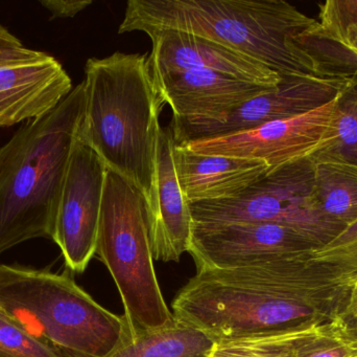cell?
Wrapping results in <instances>:
<instances>
[{
    "instance_id": "obj_17",
    "label": "cell",
    "mask_w": 357,
    "mask_h": 357,
    "mask_svg": "<svg viewBox=\"0 0 357 357\" xmlns=\"http://www.w3.org/2000/svg\"><path fill=\"white\" fill-rule=\"evenodd\" d=\"M321 211L347 228L357 220V165L317 153L312 157Z\"/></svg>"
},
{
    "instance_id": "obj_29",
    "label": "cell",
    "mask_w": 357,
    "mask_h": 357,
    "mask_svg": "<svg viewBox=\"0 0 357 357\" xmlns=\"http://www.w3.org/2000/svg\"><path fill=\"white\" fill-rule=\"evenodd\" d=\"M348 293L339 316L357 314V270L347 274Z\"/></svg>"
},
{
    "instance_id": "obj_12",
    "label": "cell",
    "mask_w": 357,
    "mask_h": 357,
    "mask_svg": "<svg viewBox=\"0 0 357 357\" xmlns=\"http://www.w3.org/2000/svg\"><path fill=\"white\" fill-rule=\"evenodd\" d=\"M146 35L152 41L148 56L151 75L213 71L272 88L283 79L259 61L201 36L176 29H160Z\"/></svg>"
},
{
    "instance_id": "obj_11",
    "label": "cell",
    "mask_w": 357,
    "mask_h": 357,
    "mask_svg": "<svg viewBox=\"0 0 357 357\" xmlns=\"http://www.w3.org/2000/svg\"><path fill=\"white\" fill-rule=\"evenodd\" d=\"M319 247L299 231L280 224L192 222L188 253L199 272L243 268L285 256L312 254Z\"/></svg>"
},
{
    "instance_id": "obj_9",
    "label": "cell",
    "mask_w": 357,
    "mask_h": 357,
    "mask_svg": "<svg viewBox=\"0 0 357 357\" xmlns=\"http://www.w3.org/2000/svg\"><path fill=\"white\" fill-rule=\"evenodd\" d=\"M107 171L98 153L77 138L63 182L52 239L60 247L69 272L83 274L96 255Z\"/></svg>"
},
{
    "instance_id": "obj_19",
    "label": "cell",
    "mask_w": 357,
    "mask_h": 357,
    "mask_svg": "<svg viewBox=\"0 0 357 357\" xmlns=\"http://www.w3.org/2000/svg\"><path fill=\"white\" fill-rule=\"evenodd\" d=\"M321 326L214 344L209 357H295L298 347Z\"/></svg>"
},
{
    "instance_id": "obj_7",
    "label": "cell",
    "mask_w": 357,
    "mask_h": 357,
    "mask_svg": "<svg viewBox=\"0 0 357 357\" xmlns=\"http://www.w3.org/2000/svg\"><path fill=\"white\" fill-rule=\"evenodd\" d=\"M189 209L193 224H280L299 231L320 247L344 230L321 211L312 157L273 168L234 198L189 203Z\"/></svg>"
},
{
    "instance_id": "obj_4",
    "label": "cell",
    "mask_w": 357,
    "mask_h": 357,
    "mask_svg": "<svg viewBox=\"0 0 357 357\" xmlns=\"http://www.w3.org/2000/svg\"><path fill=\"white\" fill-rule=\"evenodd\" d=\"M85 112L79 138L108 169L136 184L150 203L159 117L165 102L153 81L148 56L116 52L85 66Z\"/></svg>"
},
{
    "instance_id": "obj_22",
    "label": "cell",
    "mask_w": 357,
    "mask_h": 357,
    "mask_svg": "<svg viewBox=\"0 0 357 357\" xmlns=\"http://www.w3.org/2000/svg\"><path fill=\"white\" fill-rule=\"evenodd\" d=\"M318 22L308 33L335 38L357 31V0H328L319 4Z\"/></svg>"
},
{
    "instance_id": "obj_13",
    "label": "cell",
    "mask_w": 357,
    "mask_h": 357,
    "mask_svg": "<svg viewBox=\"0 0 357 357\" xmlns=\"http://www.w3.org/2000/svg\"><path fill=\"white\" fill-rule=\"evenodd\" d=\"M73 89L64 67L45 52L0 63V128L43 117Z\"/></svg>"
},
{
    "instance_id": "obj_27",
    "label": "cell",
    "mask_w": 357,
    "mask_h": 357,
    "mask_svg": "<svg viewBox=\"0 0 357 357\" xmlns=\"http://www.w3.org/2000/svg\"><path fill=\"white\" fill-rule=\"evenodd\" d=\"M42 6L52 13V18H71L92 4L91 0H42Z\"/></svg>"
},
{
    "instance_id": "obj_26",
    "label": "cell",
    "mask_w": 357,
    "mask_h": 357,
    "mask_svg": "<svg viewBox=\"0 0 357 357\" xmlns=\"http://www.w3.org/2000/svg\"><path fill=\"white\" fill-rule=\"evenodd\" d=\"M39 52V50L25 48L16 36L0 24V63L33 58Z\"/></svg>"
},
{
    "instance_id": "obj_25",
    "label": "cell",
    "mask_w": 357,
    "mask_h": 357,
    "mask_svg": "<svg viewBox=\"0 0 357 357\" xmlns=\"http://www.w3.org/2000/svg\"><path fill=\"white\" fill-rule=\"evenodd\" d=\"M295 357H357V348L348 344L328 323L298 347Z\"/></svg>"
},
{
    "instance_id": "obj_2",
    "label": "cell",
    "mask_w": 357,
    "mask_h": 357,
    "mask_svg": "<svg viewBox=\"0 0 357 357\" xmlns=\"http://www.w3.org/2000/svg\"><path fill=\"white\" fill-rule=\"evenodd\" d=\"M317 22L283 0H130L119 33L176 29L243 52L281 78L337 75L296 41Z\"/></svg>"
},
{
    "instance_id": "obj_14",
    "label": "cell",
    "mask_w": 357,
    "mask_h": 357,
    "mask_svg": "<svg viewBox=\"0 0 357 357\" xmlns=\"http://www.w3.org/2000/svg\"><path fill=\"white\" fill-rule=\"evenodd\" d=\"M152 78L165 104L173 109V119H180L220 122L243 103L272 89L213 71H178Z\"/></svg>"
},
{
    "instance_id": "obj_28",
    "label": "cell",
    "mask_w": 357,
    "mask_h": 357,
    "mask_svg": "<svg viewBox=\"0 0 357 357\" xmlns=\"http://www.w3.org/2000/svg\"><path fill=\"white\" fill-rule=\"evenodd\" d=\"M331 324L348 344L357 348V314L337 316Z\"/></svg>"
},
{
    "instance_id": "obj_24",
    "label": "cell",
    "mask_w": 357,
    "mask_h": 357,
    "mask_svg": "<svg viewBox=\"0 0 357 357\" xmlns=\"http://www.w3.org/2000/svg\"><path fill=\"white\" fill-rule=\"evenodd\" d=\"M312 259L337 266L346 272L357 270V220L331 242L312 253Z\"/></svg>"
},
{
    "instance_id": "obj_8",
    "label": "cell",
    "mask_w": 357,
    "mask_h": 357,
    "mask_svg": "<svg viewBox=\"0 0 357 357\" xmlns=\"http://www.w3.org/2000/svg\"><path fill=\"white\" fill-rule=\"evenodd\" d=\"M356 80L345 75L283 78L277 87L243 103L222 121L173 119L169 127L176 144L233 136L320 108Z\"/></svg>"
},
{
    "instance_id": "obj_15",
    "label": "cell",
    "mask_w": 357,
    "mask_h": 357,
    "mask_svg": "<svg viewBox=\"0 0 357 357\" xmlns=\"http://www.w3.org/2000/svg\"><path fill=\"white\" fill-rule=\"evenodd\" d=\"M172 128L161 127L157 140L154 182L150 198L151 237L157 261L178 262L188 253L192 233L189 203L178 184Z\"/></svg>"
},
{
    "instance_id": "obj_23",
    "label": "cell",
    "mask_w": 357,
    "mask_h": 357,
    "mask_svg": "<svg viewBox=\"0 0 357 357\" xmlns=\"http://www.w3.org/2000/svg\"><path fill=\"white\" fill-rule=\"evenodd\" d=\"M0 357H62L0 312Z\"/></svg>"
},
{
    "instance_id": "obj_20",
    "label": "cell",
    "mask_w": 357,
    "mask_h": 357,
    "mask_svg": "<svg viewBox=\"0 0 357 357\" xmlns=\"http://www.w3.org/2000/svg\"><path fill=\"white\" fill-rule=\"evenodd\" d=\"M296 41L333 75L357 78V31L335 38L305 31Z\"/></svg>"
},
{
    "instance_id": "obj_18",
    "label": "cell",
    "mask_w": 357,
    "mask_h": 357,
    "mask_svg": "<svg viewBox=\"0 0 357 357\" xmlns=\"http://www.w3.org/2000/svg\"><path fill=\"white\" fill-rule=\"evenodd\" d=\"M214 343L201 331L178 322L132 335L107 357H209Z\"/></svg>"
},
{
    "instance_id": "obj_5",
    "label": "cell",
    "mask_w": 357,
    "mask_h": 357,
    "mask_svg": "<svg viewBox=\"0 0 357 357\" xmlns=\"http://www.w3.org/2000/svg\"><path fill=\"white\" fill-rule=\"evenodd\" d=\"M0 312L62 357H107L132 333L68 272L0 264Z\"/></svg>"
},
{
    "instance_id": "obj_21",
    "label": "cell",
    "mask_w": 357,
    "mask_h": 357,
    "mask_svg": "<svg viewBox=\"0 0 357 357\" xmlns=\"http://www.w3.org/2000/svg\"><path fill=\"white\" fill-rule=\"evenodd\" d=\"M318 153L357 165V80L340 96L333 140Z\"/></svg>"
},
{
    "instance_id": "obj_16",
    "label": "cell",
    "mask_w": 357,
    "mask_h": 357,
    "mask_svg": "<svg viewBox=\"0 0 357 357\" xmlns=\"http://www.w3.org/2000/svg\"><path fill=\"white\" fill-rule=\"evenodd\" d=\"M174 161L188 203L234 198L271 170L264 161L199 154L176 143Z\"/></svg>"
},
{
    "instance_id": "obj_3",
    "label": "cell",
    "mask_w": 357,
    "mask_h": 357,
    "mask_svg": "<svg viewBox=\"0 0 357 357\" xmlns=\"http://www.w3.org/2000/svg\"><path fill=\"white\" fill-rule=\"evenodd\" d=\"M85 112V84L50 112L27 121L0 146V255L50 238Z\"/></svg>"
},
{
    "instance_id": "obj_10",
    "label": "cell",
    "mask_w": 357,
    "mask_h": 357,
    "mask_svg": "<svg viewBox=\"0 0 357 357\" xmlns=\"http://www.w3.org/2000/svg\"><path fill=\"white\" fill-rule=\"evenodd\" d=\"M340 96L299 117L272 122L233 136L178 145L199 154L264 161L271 169L310 159L333 140Z\"/></svg>"
},
{
    "instance_id": "obj_6",
    "label": "cell",
    "mask_w": 357,
    "mask_h": 357,
    "mask_svg": "<svg viewBox=\"0 0 357 357\" xmlns=\"http://www.w3.org/2000/svg\"><path fill=\"white\" fill-rule=\"evenodd\" d=\"M96 255L116 284L132 335L175 324L155 272L148 197L131 180L110 169Z\"/></svg>"
},
{
    "instance_id": "obj_1",
    "label": "cell",
    "mask_w": 357,
    "mask_h": 357,
    "mask_svg": "<svg viewBox=\"0 0 357 357\" xmlns=\"http://www.w3.org/2000/svg\"><path fill=\"white\" fill-rule=\"evenodd\" d=\"M345 270L285 256L243 268L199 270L172 308L178 322L214 344L328 324L347 297Z\"/></svg>"
}]
</instances>
